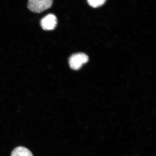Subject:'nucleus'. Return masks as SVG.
Returning a JSON list of instances; mask_svg holds the SVG:
<instances>
[{"mask_svg":"<svg viewBox=\"0 0 156 156\" xmlns=\"http://www.w3.org/2000/svg\"><path fill=\"white\" fill-rule=\"evenodd\" d=\"M11 156H33L29 150L23 147L19 146L14 148Z\"/></svg>","mask_w":156,"mask_h":156,"instance_id":"4","label":"nucleus"},{"mask_svg":"<svg viewBox=\"0 0 156 156\" xmlns=\"http://www.w3.org/2000/svg\"><path fill=\"white\" fill-rule=\"evenodd\" d=\"M57 23L56 16L52 14L45 16L41 21V26L45 30H51L54 29L56 28Z\"/></svg>","mask_w":156,"mask_h":156,"instance_id":"3","label":"nucleus"},{"mask_svg":"<svg viewBox=\"0 0 156 156\" xmlns=\"http://www.w3.org/2000/svg\"><path fill=\"white\" fill-rule=\"evenodd\" d=\"M106 0H87L89 5L93 8H98L103 5Z\"/></svg>","mask_w":156,"mask_h":156,"instance_id":"5","label":"nucleus"},{"mask_svg":"<svg viewBox=\"0 0 156 156\" xmlns=\"http://www.w3.org/2000/svg\"><path fill=\"white\" fill-rule=\"evenodd\" d=\"M89 57L85 53H78L73 54L69 59L70 67L73 69H79L83 65L87 63Z\"/></svg>","mask_w":156,"mask_h":156,"instance_id":"2","label":"nucleus"},{"mask_svg":"<svg viewBox=\"0 0 156 156\" xmlns=\"http://www.w3.org/2000/svg\"><path fill=\"white\" fill-rule=\"evenodd\" d=\"M53 0H28L27 7L32 12L40 13L50 9Z\"/></svg>","mask_w":156,"mask_h":156,"instance_id":"1","label":"nucleus"}]
</instances>
